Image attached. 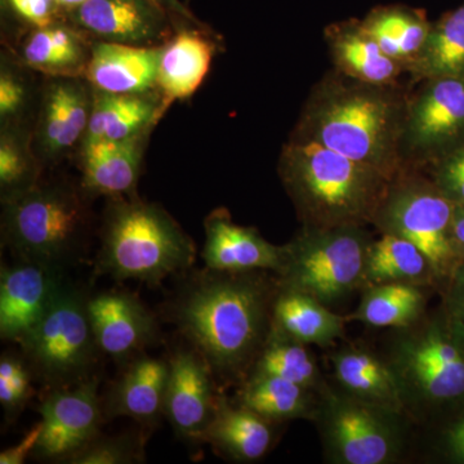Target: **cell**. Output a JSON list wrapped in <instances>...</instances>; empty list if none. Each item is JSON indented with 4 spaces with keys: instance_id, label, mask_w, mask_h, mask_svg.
Instances as JSON below:
<instances>
[{
    "instance_id": "obj_1",
    "label": "cell",
    "mask_w": 464,
    "mask_h": 464,
    "mask_svg": "<svg viewBox=\"0 0 464 464\" xmlns=\"http://www.w3.org/2000/svg\"><path fill=\"white\" fill-rule=\"evenodd\" d=\"M279 289L270 271L206 267L183 283L168 314L216 380L239 387L268 340Z\"/></svg>"
},
{
    "instance_id": "obj_2",
    "label": "cell",
    "mask_w": 464,
    "mask_h": 464,
    "mask_svg": "<svg viewBox=\"0 0 464 464\" xmlns=\"http://www.w3.org/2000/svg\"><path fill=\"white\" fill-rule=\"evenodd\" d=\"M409 92L331 70L311 91L292 137L320 143L392 181L406 172L400 145Z\"/></svg>"
},
{
    "instance_id": "obj_3",
    "label": "cell",
    "mask_w": 464,
    "mask_h": 464,
    "mask_svg": "<svg viewBox=\"0 0 464 464\" xmlns=\"http://www.w3.org/2000/svg\"><path fill=\"white\" fill-rule=\"evenodd\" d=\"M375 347L415 429L464 405V326L441 302L411 325L387 329Z\"/></svg>"
},
{
    "instance_id": "obj_4",
    "label": "cell",
    "mask_w": 464,
    "mask_h": 464,
    "mask_svg": "<svg viewBox=\"0 0 464 464\" xmlns=\"http://www.w3.org/2000/svg\"><path fill=\"white\" fill-rule=\"evenodd\" d=\"M280 179L302 226H372L391 179L374 168L320 143L292 137L284 146Z\"/></svg>"
},
{
    "instance_id": "obj_5",
    "label": "cell",
    "mask_w": 464,
    "mask_h": 464,
    "mask_svg": "<svg viewBox=\"0 0 464 464\" xmlns=\"http://www.w3.org/2000/svg\"><path fill=\"white\" fill-rule=\"evenodd\" d=\"M197 248L179 225L157 204L118 200L110 208L97 257V273L115 280L158 285L188 270Z\"/></svg>"
},
{
    "instance_id": "obj_6",
    "label": "cell",
    "mask_w": 464,
    "mask_h": 464,
    "mask_svg": "<svg viewBox=\"0 0 464 464\" xmlns=\"http://www.w3.org/2000/svg\"><path fill=\"white\" fill-rule=\"evenodd\" d=\"M328 464H401L413 460L415 426L408 415L360 401L329 380L315 417Z\"/></svg>"
},
{
    "instance_id": "obj_7",
    "label": "cell",
    "mask_w": 464,
    "mask_h": 464,
    "mask_svg": "<svg viewBox=\"0 0 464 464\" xmlns=\"http://www.w3.org/2000/svg\"><path fill=\"white\" fill-rule=\"evenodd\" d=\"M373 239L368 226H301L285 244V262L277 274L280 285L334 310L362 292L366 255Z\"/></svg>"
},
{
    "instance_id": "obj_8",
    "label": "cell",
    "mask_w": 464,
    "mask_h": 464,
    "mask_svg": "<svg viewBox=\"0 0 464 464\" xmlns=\"http://www.w3.org/2000/svg\"><path fill=\"white\" fill-rule=\"evenodd\" d=\"M5 203V240L21 261L60 273L72 264L87 226V213L74 191L34 185Z\"/></svg>"
},
{
    "instance_id": "obj_9",
    "label": "cell",
    "mask_w": 464,
    "mask_h": 464,
    "mask_svg": "<svg viewBox=\"0 0 464 464\" xmlns=\"http://www.w3.org/2000/svg\"><path fill=\"white\" fill-rule=\"evenodd\" d=\"M456 204L422 170H406L390 182L373 222L378 234H391L415 244L429 257L445 289L460 264L453 243Z\"/></svg>"
},
{
    "instance_id": "obj_10",
    "label": "cell",
    "mask_w": 464,
    "mask_h": 464,
    "mask_svg": "<svg viewBox=\"0 0 464 464\" xmlns=\"http://www.w3.org/2000/svg\"><path fill=\"white\" fill-rule=\"evenodd\" d=\"M20 344L33 373L52 390L88 380L100 351L88 298L63 283L47 313Z\"/></svg>"
},
{
    "instance_id": "obj_11",
    "label": "cell",
    "mask_w": 464,
    "mask_h": 464,
    "mask_svg": "<svg viewBox=\"0 0 464 464\" xmlns=\"http://www.w3.org/2000/svg\"><path fill=\"white\" fill-rule=\"evenodd\" d=\"M409 92L402 125L405 170H426L464 143V79L432 78Z\"/></svg>"
},
{
    "instance_id": "obj_12",
    "label": "cell",
    "mask_w": 464,
    "mask_h": 464,
    "mask_svg": "<svg viewBox=\"0 0 464 464\" xmlns=\"http://www.w3.org/2000/svg\"><path fill=\"white\" fill-rule=\"evenodd\" d=\"M97 390L99 381L88 378L48 393L39 406L43 430L34 457L67 462L99 438L105 414Z\"/></svg>"
},
{
    "instance_id": "obj_13",
    "label": "cell",
    "mask_w": 464,
    "mask_h": 464,
    "mask_svg": "<svg viewBox=\"0 0 464 464\" xmlns=\"http://www.w3.org/2000/svg\"><path fill=\"white\" fill-rule=\"evenodd\" d=\"M164 415L179 438L204 441L219 396L215 375L195 348H179L169 359Z\"/></svg>"
},
{
    "instance_id": "obj_14",
    "label": "cell",
    "mask_w": 464,
    "mask_h": 464,
    "mask_svg": "<svg viewBox=\"0 0 464 464\" xmlns=\"http://www.w3.org/2000/svg\"><path fill=\"white\" fill-rule=\"evenodd\" d=\"M172 14L157 0H87L67 12L79 29L121 44H148L169 32Z\"/></svg>"
},
{
    "instance_id": "obj_15",
    "label": "cell",
    "mask_w": 464,
    "mask_h": 464,
    "mask_svg": "<svg viewBox=\"0 0 464 464\" xmlns=\"http://www.w3.org/2000/svg\"><path fill=\"white\" fill-rule=\"evenodd\" d=\"M60 271L21 261L0 274V335L21 343L47 313L63 285Z\"/></svg>"
},
{
    "instance_id": "obj_16",
    "label": "cell",
    "mask_w": 464,
    "mask_h": 464,
    "mask_svg": "<svg viewBox=\"0 0 464 464\" xmlns=\"http://www.w3.org/2000/svg\"><path fill=\"white\" fill-rule=\"evenodd\" d=\"M207 268L217 271L262 270L279 274L285 262V244L275 246L256 227L237 225L226 208L213 210L204 221Z\"/></svg>"
},
{
    "instance_id": "obj_17",
    "label": "cell",
    "mask_w": 464,
    "mask_h": 464,
    "mask_svg": "<svg viewBox=\"0 0 464 464\" xmlns=\"http://www.w3.org/2000/svg\"><path fill=\"white\" fill-rule=\"evenodd\" d=\"M337 389L360 401L405 413L395 377L375 344L343 340L326 353Z\"/></svg>"
},
{
    "instance_id": "obj_18",
    "label": "cell",
    "mask_w": 464,
    "mask_h": 464,
    "mask_svg": "<svg viewBox=\"0 0 464 464\" xmlns=\"http://www.w3.org/2000/svg\"><path fill=\"white\" fill-rule=\"evenodd\" d=\"M88 314L101 353L125 357L139 353L157 335V322L139 299L121 292L88 298Z\"/></svg>"
},
{
    "instance_id": "obj_19",
    "label": "cell",
    "mask_w": 464,
    "mask_h": 464,
    "mask_svg": "<svg viewBox=\"0 0 464 464\" xmlns=\"http://www.w3.org/2000/svg\"><path fill=\"white\" fill-rule=\"evenodd\" d=\"M285 423L275 422L234 399L219 396L204 441L221 456L239 463L264 459L282 436Z\"/></svg>"
},
{
    "instance_id": "obj_20",
    "label": "cell",
    "mask_w": 464,
    "mask_h": 464,
    "mask_svg": "<svg viewBox=\"0 0 464 464\" xmlns=\"http://www.w3.org/2000/svg\"><path fill=\"white\" fill-rule=\"evenodd\" d=\"M333 70L364 83L400 84L405 67L387 56L373 36L366 32L362 20L331 24L324 32Z\"/></svg>"
},
{
    "instance_id": "obj_21",
    "label": "cell",
    "mask_w": 464,
    "mask_h": 464,
    "mask_svg": "<svg viewBox=\"0 0 464 464\" xmlns=\"http://www.w3.org/2000/svg\"><path fill=\"white\" fill-rule=\"evenodd\" d=\"M161 52L163 48L97 43L85 67L88 81L108 93H145L157 84Z\"/></svg>"
},
{
    "instance_id": "obj_22",
    "label": "cell",
    "mask_w": 464,
    "mask_h": 464,
    "mask_svg": "<svg viewBox=\"0 0 464 464\" xmlns=\"http://www.w3.org/2000/svg\"><path fill=\"white\" fill-rule=\"evenodd\" d=\"M93 99L76 81H57L45 92L38 140L45 158L65 154L87 132Z\"/></svg>"
},
{
    "instance_id": "obj_23",
    "label": "cell",
    "mask_w": 464,
    "mask_h": 464,
    "mask_svg": "<svg viewBox=\"0 0 464 464\" xmlns=\"http://www.w3.org/2000/svg\"><path fill=\"white\" fill-rule=\"evenodd\" d=\"M280 284V283H279ZM347 315L298 290L280 285L273 306V328L308 346L332 348L346 340Z\"/></svg>"
},
{
    "instance_id": "obj_24",
    "label": "cell",
    "mask_w": 464,
    "mask_h": 464,
    "mask_svg": "<svg viewBox=\"0 0 464 464\" xmlns=\"http://www.w3.org/2000/svg\"><path fill=\"white\" fill-rule=\"evenodd\" d=\"M169 362L142 356L130 362L103 404L105 417H130L152 424L164 414Z\"/></svg>"
},
{
    "instance_id": "obj_25",
    "label": "cell",
    "mask_w": 464,
    "mask_h": 464,
    "mask_svg": "<svg viewBox=\"0 0 464 464\" xmlns=\"http://www.w3.org/2000/svg\"><path fill=\"white\" fill-rule=\"evenodd\" d=\"M149 130L124 141L83 145V182L94 194L130 195L139 181L143 148Z\"/></svg>"
},
{
    "instance_id": "obj_26",
    "label": "cell",
    "mask_w": 464,
    "mask_h": 464,
    "mask_svg": "<svg viewBox=\"0 0 464 464\" xmlns=\"http://www.w3.org/2000/svg\"><path fill=\"white\" fill-rule=\"evenodd\" d=\"M380 284H411L440 293V283L429 257L411 241L380 234L369 246L362 289Z\"/></svg>"
},
{
    "instance_id": "obj_27",
    "label": "cell",
    "mask_w": 464,
    "mask_h": 464,
    "mask_svg": "<svg viewBox=\"0 0 464 464\" xmlns=\"http://www.w3.org/2000/svg\"><path fill=\"white\" fill-rule=\"evenodd\" d=\"M438 295L433 289L411 284H380L360 292L359 304L348 314V322L369 329H398L411 325L430 310Z\"/></svg>"
},
{
    "instance_id": "obj_28",
    "label": "cell",
    "mask_w": 464,
    "mask_h": 464,
    "mask_svg": "<svg viewBox=\"0 0 464 464\" xmlns=\"http://www.w3.org/2000/svg\"><path fill=\"white\" fill-rule=\"evenodd\" d=\"M213 54L212 41L192 30H182L163 47L157 84L166 105L195 93L209 72Z\"/></svg>"
},
{
    "instance_id": "obj_29",
    "label": "cell",
    "mask_w": 464,
    "mask_h": 464,
    "mask_svg": "<svg viewBox=\"0 0 464 464\" xmlns=\"http://www.w3.org/2000/svg\"><path fill=\"white\" fill-rule=\"evenodd\" d=\"M160 103L141 94L97 92L93 97L85 143L118 142L149 130L160 116Z\"/></svg>"
},
{
    "instance_id": "obj_30",
    "label": "cell",
    "mask_w": 464,
    "mask_h": 464,
    "mask_svg": "<svg viewBox=\"0 0 464 464\" xmlns=\"http://www.w3.org/2000/svg\"><path fill=\"white\" fill-rule=\"evenodd\" d=\"M362 23L382 51L405 67L406 74L432 26L426 11L401 5H378Z\"/></svg>"
},
{
    "instance_id": "obj_31",
    "label": "cell",
    "mask_w": 464,
    "mask_h": 464,
    "mask_svg": "<svg viewBox=\"0 0 464 464\" xmlns=\"http://www.w3.org/2000/svg\"><path fill=\"white\" fill-rule=\"evenodd\" d=\"M234 400L275 422H313L319 392L274 375H249Z\"/></svg>"
},
{
    "instance_id": "obj_32",
    "label": "cell",
    "mask_w": 464,
    "mask_h": 464,
    "mask_svg": "<svg viewBox=\"0 0 464 464\" xmlns=\"http://www.w3.org/2000/svg\"><path fill=\"white\" fill-rule=\"evenodd\" d=\"M408 75L411 85L432 78L464 79V3L432 21L429 38Z\"/></svg>"
},
{
    "instance_id": "obj_33",
    "label": "cell",
    "mask_w": 464,
    "mask_h": 464,
    "mask_svg": "<svg viewBox=\"0 0 464 464\" xmlns=\"http://www.w3.org/2000/svg\"><path fill=\"white\" fill-rule=\"evenodd\" d=\"M249 375H274L322 392L329 383L308 344L271 331ZM248 375V377H249Z\"/></svg>"
},
{
    "instance_id": "obj_34",
    "label": "cell",
    "mask_w": 464,
    "mask_h": 464,
    "mask_svg": "<svg viewBox=\"0 0 464 464\" xmlns=\"http://www.w3.org/2000/svg\"><path fill=\"white\" fill-rule=\"evenodd\" d=\"M75 30L52 24L36 27L27 36L23 57L27 65L39 72L54 75H72L87 67L84 44Z\"/></svg>"
},
{
    "instance_id": "obj_35",
    "label": "cell",
    "mask_w": 464,
    "mask_h": 464,
    "mask_svg": "<svg viewBox=\"0 0 464 464\" xmlns=\"http://www.w3.org/2000/svg\"><path fill=\"white\" fill-rule=\"evenodd\" d=\"M414 463L464 464V405L415 429Z\"/></svg>"
},
{
    "instance_id": "obj_36",
    "label": "cell",
    "mask_w": 464,
    "mask_h": 464,
    "mask_svg": "<svg viewBox=\"0 0 464 464\" xmlns=\"http://www.w3.org/2000/svg\"><path fill=\"white\" fill-rule=\"evenodd\" d=\"M35 179L32 158L16 137V134L3 133L0 141V185L3 198L14 197L33 188Z\"/></svg>"
},
{
    "instance_id": "obj_37",
    "label": "cell",
    "mask_w": 464,
    "mask_h": 464,
    "mask_svg": "<svg viewBox=\"0 0 464 464\" xmlns=\"http://www.w3.org/2000/svg\"><path fill=\"white\" fill-rule=\"evenodd\" d=\"M33 371L20 357L5 353L0 359V404L14 418L33 396Z\"/></svg>"
},
{
    "instance_id": "obj_38",
    "label": "cell",
    "mask_w": 464,
    "mask_h": 464,
    "mask_svg": "<svg viewBox=\"0 0 464 464\" xmlns=\"http://www.w3.org/2000/svg\"><path fill=\"white\" fill-rule=\"evenodd\" d=\"M143 459L140 440L132 436L96 438L79 450L66 463L72 464H128Z\"/></svg>"
},
{
    "instance_id": "obj_39",
    "label": "cell",
    "mask_w": 464,
    "mask_h": 464,
    "mask_svg": "<svg viewBox=\"0 0 464 464\" xmlns=\"http://www.w3.org/2000/svg\"><path fill=\"white\" fill-rule=\"evenodd\" d=\"M456 206H464V143L423 170Z\"/></svg>"
},
{
    "instance_id": "obj_40",
    "label": "cell",
    "mask_w": 464,
    "mask_h": 464,
    "mask_svg": "<svg viewBox=\"0 0 464 464\" xmlns=\"http://www.w3.org/2000/svg\"><path fill=\"white\" fill-rule=\"evenodd\" d=\"M3 5L18 20L35 29L56 23L61 12L56 0H3Z\"/></svg>"
},
{
    "instance_id": "obj_41",
    "label": "cell",
    "mask_w": 464,
    "mask_h": 464,
    "mask_svg": "<svg viewBox=\"0 0 464 464\" xmlns=\"http://www.w3.org/2000/svg\"><path fill=\"white\" fill-rule=\"evenodd\" d=\"M26 91L23 82L8 70L0 76V115L2 119L16 116L25 105Z\"/></svg>"
},
{
    "instance_id": "obj_42",
    "label": "cell",
    "mask_w": 464,
    "mask_h": 464,
    "mask_svg": "<svg viewBox=\"0 0 464 464\" xmlns=\"http://www.w3.org/2000/svg\"><path fill=\"white\" fill-rule=\"evenodd\" d=\"M439 297L448 313L464 326V261L457 266Z\"/></svg>"
},
{
    "instance_id": "obj_43",
    "label": "cell",
    "mask_w": 464,
    "mask_h": 464,
    "mask_svg": "<svg viewBox=\"0 0 464 464\" xmlns=\"http://www.w3.org/2000/svg\"><path fill=\"white\" fill-rule=\"evenodd\" d=\"M43 430L42 420L35 424L29 432L24 436V439L14 447H11L0 453V464H23L25 463L27 457L33 456L36 447H38L39 439H41Z\"/></svg>"
},
{
    "instance_id": "obj_44",
    "label": "cell",
    "mask_w": 464,
    "mask_h": 464,
    "mask_svg": "<svg viewBox=\"0 0 464 464\" xmlns=\"http://www.w3.org/2000/svg\"><path fill=\"white\" fill-rule=\"evenodd\" d=\"M454 249L459 261H464V206H456L453 218Z\"/></svg>"
},
{
    "instance_id": "obj_45",
    "label": "cell",
    "mask_w": 464,
    "mask_h": 464,
    "mask_svg": "<svg viewBox=\"0 0 464 464\" xmlns=\"http://www.w3.org/2000/svg\"><path fill=\"white\" fill-rule=\"evenodd\" d=\"M159 5H163L164 8L172 14L173 17L179 18V20L188 21L192 24H199L194 14L188 11L185 5H182L181 0H157Z\"/></svg>"
},
{
    "instance_id": "obj_46",
    "label": "cell",
    "mask_w": 464,
    "mask_h": 464,
    "mask_svg": "<svg viewBox=\"0 0 464 464\" xmlns=\"http://www.w3.org/2000/svg\"><path fill=\"white\" fill-rule=\"evenodd\" d=\"M84 2H87V0H56L58 7H60L61 11L66 12V14L83 5Z\"/></svg>"
}]
</instances>
